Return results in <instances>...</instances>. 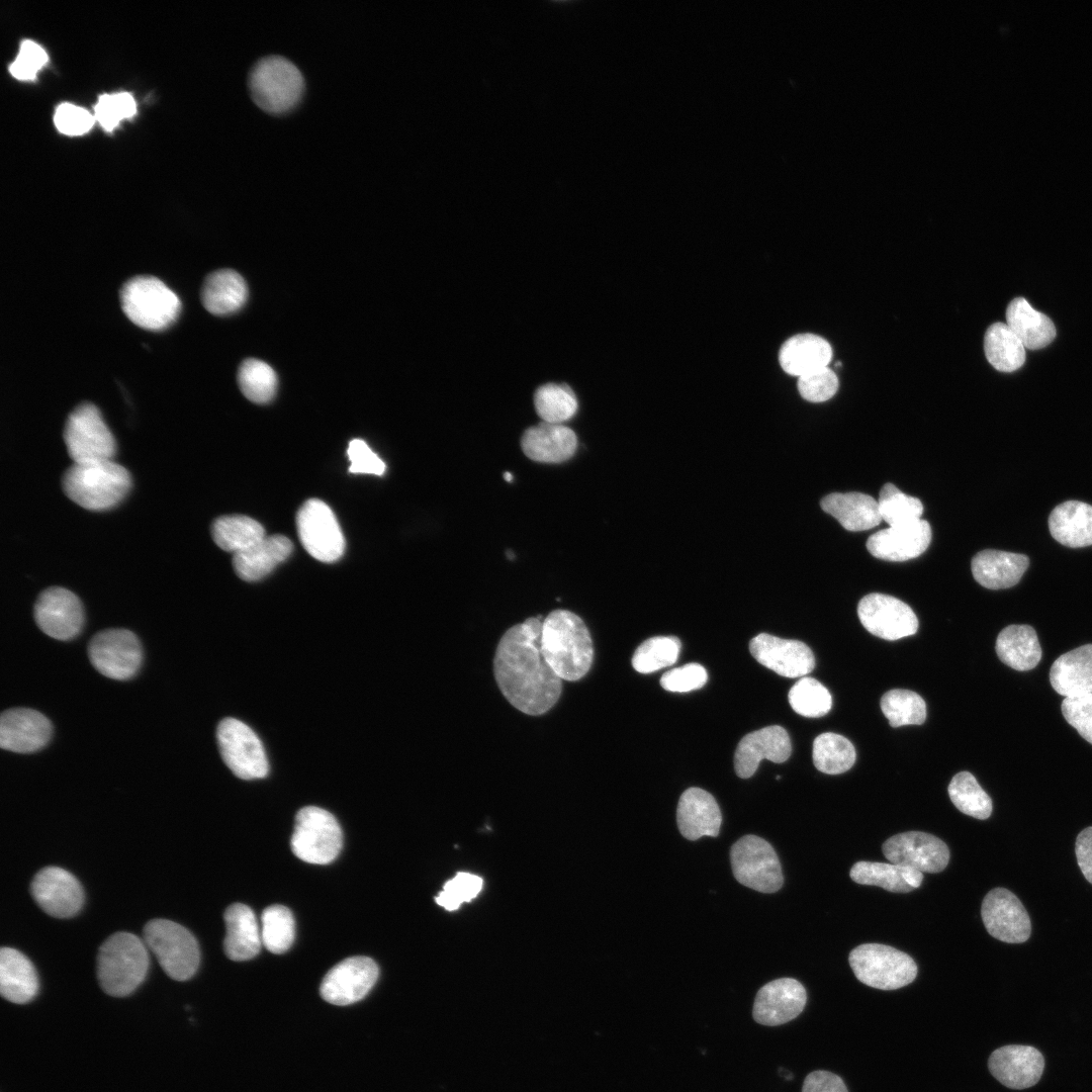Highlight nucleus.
I'll use <instances>...</instances> for the list:
<instances>
[{
	"instance_id": "54",
	"label": "nucleus",
	"mask_w": 1092,
	"mask_h": 1092,
	"mask_svg": "<svg viewBox=\"0 0 1092 1092\" xmlns=\"http://www.w3.org/2000/svg\"><path fill=\"white\" fill-rule=\"evenodd\" d=\"M482 881L471 874H458L446 883L436 901L447 910H454L464 901L474 898L480 891Z\"/></svg>"
},
{
	"instance_id": "36",
	"label": "nucleus",
	"mask_w": 1092,
	"mask_h": 1092,
	"mask_svg": "<svg viewBox=\"0 0 1092 1092\" xmlns=\"http://www.w3.org/2000/svg\"><path fill=\"white\" fill-rule=\"evenodd\" d=\"M245 279L232 269H221L206 276L201 288V302L214 315H226L243 307L248 299Z\"/></svg>"
},
{
	"instance_id": "29",
	"label": "nucleus",
	"mask_w": 1092,
	"mask_h": 1092,
	"mask_svg": "<svg viewBox=\"0 0 1092 1092\" xmlns=\"http://www.w3.org/2000/svg\"><path fill=\"white\" fill-rule=\"evenodd\" d=\"M1028 565L1029 558L1024 554L986 549L973 557L972 572L982 586L1000 589L1019 582Z\"/></svg>"
},
{
	"instance_id": "59",
	"label": "nucleus",
	"mask_w": 1092,
	"mask_h": 1092,
	"mask_svg": "<svg viewBox=\"0 0 1092 1092\" xmlns=\"http://www.w3.org/2000/svg\"><path fill=\"white\" fill-rule=\"evenodd\" d=\"M347 454L351 461V473L382 475L385 471L384 462L361 439H354L349 443Z\"/></svg>"
},
{
	"instance_id": "17",
	"label": "nucleus",
	"mask_w": 1092,
	"mask_h": 1092,
	"mask_svg": "<svg viewBox=\"0 0 1092 1092\" xmlns=\"http://www.w3.org/2000/svg\"><path fill=\"white\" fill-rule=\"evenodd\" d=\"M882 851L890 862L909 866L921 873H939L949 860L947 845L935 835L921 831L891 836L883 843Z\"/></svg>"
},
{
	"instance_id": "32",
	"label": "nucleus",
	"mask_w": 1092,
	"mask_h": 1092,
	"mask_svg": "<svg viewBox=\"0 0 1092 1092\" xmlns=\"http://www.w3.org/2000/svg\"><path fill=\"white\" fill-rule=\"evenodd\" d=\"M226 934L223 948L233 961H247L258 954L262 937L255 913L245 904L235 903L224 913Z\"/></svg>"
},
{
	"instance_id": "21",
	"label": "nucleus",
	"mask_w": 1092,
	"mask_h": 1092,
	"mask_svg": "<svg viewBox=\"0 0 1092 1092\" xmlns=\"http://www.w3.org/2000/svg\"><path fill=\"white\" fill-rule=\"evenodd\" d=\"M752 656L763 666L786 677H803L815 667V657L808 645L760 633L749 642Z\"/></svg>"
},
{
	"instance_id": "51",
	"label": "nucleus",
	"mask_w": 1092,
	"mask_h": 1092,
	"mask_svg": "<svg viewBox=\"0 0 1092 1092\" xmlns=\"http://www.w3.org/2000/svg\"><path fill=\"white\" fill-rule=\"evenodd\" d=\"M788 699L796 713L809 718L822 717L832 707L829 691L813 677H801L791 688Z\"/></svg>"
},
{
	"instance_id": "30",
	"label": "nucleus",
	"mask_w": 1092,
	"mask_h": 1092,
	"mask_svg": "<svg viewBox=\"0 0 1092 1092\" xmlns=\"http://www.w3.org/2000/svg\"><path fill=\"white\" fill-rule=\"evenodd\" d=\"M1050 682L1065 698L1092 694V644L1060 655L1052 664Z\"/></svg>"
},
{
	"instance_id": "12",
	"label": "nucleus",
	"mask_w": 1092,
	"mask_h": 1092,
	"mask_svg": "<svg viewBox=\"0 0 1092 1092\" xmlns=\"http://www.w3.org/2000/svg\"><path fill=\"white\" fill-rule=\"evenodd\" d=\"M220 755L228 767L243 780L262 779L268 775L265 749L256 733L235 718L222 719L216 730Z\"/></svg>"
},
{
	"instance_id": "43",
	"label": "nucleus",
	"mask_w": 1092,
	"mask_h": 1092,
	"mask_svg": "<svg viewBox=\"0 0 1092 1092\" xmlns=\"http://www.w3.org/2000/svg\"><path fill=\"white\" fill-rule=\"evenodd\" d=\"M812 756L818 770L828 775H838L853 765L856 753L851 742L844 736L826 732L815 738Z\"/></svg>"
},
{
	"instance_id": "34",
	"label": "nucleus",
	"mask_w": 1092,
	"mask_h": 1092,
	"mask_svg": "<svg viewBox=\"0 0 1092 1092\" xmlns=\"http://www.w3.org/2000/svg\"><path fill=\"white\" fill-rule=\"evenodd\" d=\"M820 506L844 529L852 532L872 529L882 521L878 500L861 492H833L824 496Z\"/></svg>"
},
{
	"instance_id": "27",
	"label": "nucleus",
	"mask_w": 1092,
	"mask_h": 1092,
	"mask_svg": "<svg viewBox=\"0 0 1092 1092\" xmlns=\"http://www.w3.org/2000/svg\"><path fill=\"white\" fill-rule=\"evenodd\" d=\"M676 823L681 835L689 840L702 836L716 837L722 823L720 807L707 791L689 788L678 800Z\"/></svg>"
},
{
	"instance_id": "9",
	"label": "nucleus",
	"mask_w": 1092,
	"mask_h": 1092,
	"mask_svg": "<svg viewBox=\"0 0 1092 1092\" xmlns=\"http://www.w3.org/2000/svg\"><path fill=\"white\" fill-rule=\"evenodd\" d=\"M342 841L341 827L327 810L307 806L297 812L290 844L293 853L301 860L315 864L329 863L338 856Z\"/></svg>"
},
{
	"instance_id": "44",
	"label": "nucleus",
	"mask_w": 1092,
	"mask_h": 1092,
	"mask_svg": "<svg viewBox=\"0 0 1092 1092\" xmlns=\"http://www.w3.org/2000/svg\"><path fill=\"white\" fill-rule=\"evenodd\" d=\"M534 406L542 422L562 424L575 415L578 403L567 384L547 383L536 389Z\"/></svg>"
},
{
	"instance_id": "57",
	"label": "nucleus",
	"mask_w": 1092,
	"mask_h": 1092,
	"mask_svg": "<svg viewBox=\"0 0 1092 1092\" xmlns=\"http://www.w3.org/2000/svg\"><path fill=\"white\" fill-rule=\"evenodd\" d=\"M48 59L47 53L39 44L32 40H23L9 71L19 80H33L37 71L47 64Z\"/></svg>"
},
{
	"instance_id": "62",
	"label": "nucleus",
	"mask_w": 1092,
	"mask_h": 1092,
	"mask_svg": "<svg viewBox=\"0 0 1092 1092\" xmlns=\"http://www.w3.org/2000/svg\"><path fill=\"white\" fill-rule=\"evenodd\" d=\"M504 477L507 481H512L513 475L510 472H505Z\"/></svg>"
},
{
	"instance_id": "28",
	"label": "nucleus",
	"mask_w": 1092,
	"mask_h": 1092,
	"mask_svg": "<svg viewBox=\"0 0 1092 1092\" xmlns=\"http://www.w3.org/2000/svg\"><path fill=\"white\" fill-rule=\"evenodd\" d=\"M524 454L533 461L562 463L573 457L577 448L575 433L562 424L541 422L525 430L521 438Z\"/></svg>"
},
{
	"instance_id": "8",
	"label": "nucleus",
	"mask_w": 1092,
	"mask_h": 1092,
	"mask_svg": "<svg viewBox=\"0 0 1092 1092\" xmlns=\"http://www.w3.org/2000/svg\"><path fill=\"white\" fill-rule=\"evenodd\" d=\"M848 962L859 982L881 990L900 989L912 983L917 975V965L909 954L881 943L854 947Z\"/></svg>"
},
{
	"instance_id": "19",
	"label": "nucleus",
	"mask_w": 1092,
	"mask_h": 1092,
	"mask_svg": "<svg viewBox=\"0 0 1092 1092\" xmlns=\"http://www.w3.org/2000/svg\"><path fill=\"white\" fill-rule=\"evenodd\" d=\"M378 967L367 957L348 958L333 967L324 977L320 992L334 1005H349L363 999L378 978Z\"/></svg>"
},
{
	"instance_id": "49",
	"label": "nucleus",
	"mask_w": 1092,
	"mask_h": 1092,
	"mask_svg": "<svg viewBox=\"0 0 1092 1092\" xmlns=\"http://www.w3.org/2000/svg\"><path fill=\"white\" fill-rule=\"evenodd\" d=\"M882 520L890 527L921 520L923 505L917 497L907 495L893 483H886L878 499Z\"/></svg>"
},
{
	"instance_id": "60",
	"label": "nucleus",
	"mask_w": 1092,
	"mask_h": 1092,
	"mask_svg": "<svg viewBox=\"0 0 1092 1092\" xmlns=\"http://www.w3.org/2000/svg\"><path fill=\"white\" fill-rule=\"evenodd\" d=\"M802 1092H848L843 1080L828 1071L817 1070L808 1074Z\"/></svg>"
},
{
	"instance_id": "31",
	"label": "nucleus",
	"mask_w": 1092,
	"mask_h": 1092,
	"mask_svg": "<svg viewBox=\"0 0 1092 1092\" xmlns=\"http://www.w3.org/2000/svg\"><path fill=\"white\" fill-rule=\"evenodd\" d=\"M292 549L291 541L283 535L265 536L248 549L234 554V569L246 581L259 580L284 561Z\"/></svg>"
},
{
	"instance_id": "48",
	"label": "nucleus",
	"mask_w": 1092,
	"mask_h": 1092,
	"mask_svg": "<svg viewBox=\"0 0 1092 1092\" xmlns=\"http://www.w3.org/2000/svg\"><path fill=\"white\" fill-rule=\"evenodd\" d=\"M295 923L292 913L282 905L267 907L261 916V937L264 946L273 953L286 951L293 943Z\"/></svg>"
},
{
	"instance_id": "3",
	"label": "nucleus",
	"mask_w": 1092,
	"mask_h": 1092,
	"mask_svg": "<svg viewBox=\"0 0 1092 1092\" xmlns=\"http://www.w3.org/2000/svg\"><path fill=\"white\" fill-rule=\"evenodd\" d=\"M130 486L129 472L112 460L73 463L62 478L65 494L78 506L94 512L118 505Z\"/></svg>"
},
{
	"instance_id": "52",
	"label": "nucleus",
	"mask_w": 1092,
	"mask_h": 1092,
	"mask_svg": "<svg viewBox=\"0 0 1092 1092\" xmlns=\"http://www.w3.org/2000/svg\"><path fill=\"white\" fill-rule=\"evenodd\" d=\"M136 104L127 92L103 94L94 107V117L105 130H112L121 119L134 115Z\"/></svg>"
},
{
	"instance_id": "2",
	"label": "nucleus",
	"mask_w": 1092,
	"mask_h": 1092,
	"mask_svg": "<svg viewBox=\"0 0 1092 1092\" xmlns=\"http://www.w3.org/2000/svg\"><path fill=\"white\" fill-rule=\"evenodd\" d=\"M541 652L562 679H581L590 669L594 645L582 619L568 610H554L542 622Z\"/></svg>"
},
{
	"instance_id": "61",
	"label": "nucleus",
	"mask_w": 1092,
	"mask_h": 1092,
	"mask_svg": "<svg viewBox=\"0 0 1092 1092\" xmlns=\"http://www.w3.org/2000/svg\"><path fill=\"white\" fill-rule=\"evenodd\" d=\"M1075 853L1082 874L1092 884V826L1083 829L1078 834Z\"/></svg>"
},
{
	"instance_id": "4",
	"label": "nucleus",
	"mask_w": 1092,
	"mask_h": 1092,
	"mask_svg": "<svg viewBox=\"0 0 1092 1092\" xmlns=\"http://www.w3.org/2000/svg\"><path fill=\"white\" fill-rule=\"evenodd\" d=\"M149 956L144 939L129 932H115L100 946L97 957L98 981L108 995L123 997L145 980Z\"/></svg>"
},
{
	"instance_id": "10",
	"label": "nucleus",
	"mask_w": 1092,
	"mask_h": 1092,
	"mask_svg": "<svg viewBox=\"0 0 1092 1092\" xmlns=\"http://www.w3.org/2000/svg\"><path fill=\"white\" fill-rule=\"evenodd\" d=\"M64 441L73 463L112 460L116 443L101 413L91 402L76 406L67 418Z\"/></svg>"
},
{
	"instance_id": "23",
	"label": "nucleus",
	"mask_w": 1092,
	"mask_h": 1092,
	"mask_svg": "<svg viewBox=\"0 0 1092 1092\" xmlns=\"http://www.w3.org/2000/svg\"><path fill=\"white\" fill-rule=\"evenodd\" d=\"M988 1068L992 1076L1005 1087L1022 1090L1034 1086L1040 1080L1044 1059L1034 1046L1008 1044L990 1055Z\"/></svg>"
},
{
	"instance_id": "41",
	"label": "nucleus",
	"mask_w": 1092,
	"mask_h": 1092,
	"mask_svg": "<svg viewBox=\"0 0 1092 1092\" xmlns=\"http://www.w3.org/2000/svg\"><path fill=\"white\" fill-rule=\"evenodd\" d=\"M984 350L989 363L1002 372H1012L1025 361V347L1007 324L991 325L984 337Z\"/></svg>"
},
{
	"instance_id": "50",
	"label": "nucleus",
	"mask_w": 1092,
	"mask_h": 1092,
	"mask_svg": "<svg viewBox=\"0 0 1092 1092\" xmlns=\"http://www.w3.org/2000/svg\"><path fill=\"white\" fill-rule=\"evenodd\" d=\"M680 642L674 636H656L640 644L632 657V665L641 673H650L672 665L678 658Z\"/></svg>"
},
{
	"instance_id": "39",
	"label": "nucleus",
	"mask_w": 1092,
	"mask_h": 1092,
	"mask_svg": "<svg viewBox=\"0 0 1092 1092\" xmlns=\"http://www.w3.org/2000/svg\"><path fill=\"white\" fill-rule=\"evenodd\" d=\"M996 652L1011 668L1026 671L1034 668L1042 651L1035 630L1029 625H1009L998 635Z\"/></svg>"
},
{
	"instance_id": "11",
	"label": "nucleus",
	"mask_w": 1092,
	"mask_h": 1092,
	"mask_svg": "<svg viewBox=\"0 0 1092 1092\" xmlns=\"http://www.w3.org/2000/svg\"><path fill=\"white\" fill-rule=\"evenodd\" d=\"M734 878L741 885L760 893H775L784 883L781 862L774 847L765 839L748 834L739 838L730 849Z\"/></svg>"
},
{
	"instance_id": "6",
	"label": "nucleus",
	"mask_w": 1092,
	"mask_h": 1092,
	"mask_svg": "<svg viewBox=\"0 0 1092 1092\" xmlns=\"http://www.w3.org/2000/svg\"><path fill=\"white\" fill-rule=\"evenodd\" d=\"M120 303L130 322L150 331L170 327L181 310L178 295L163 281L149 275L127 280L120 289Z\"/></svg>"
},
{
	"instance_id": "26",
	"label": "nucleus",
	"mask_w": 1092,
	"mask_h": 1092,
	"mask_svg": "<svg viewBox=\"0 0 1092 1092\" xmlns=\"http://www.w3.org/2000/svg\"><path fill=\"white\" fill-rule=\"evenodd\" d=\"M52 735V724L40 712L28 708H12L0 717V746L3 749L28 753L42 748Z\"/></svg>"
},
{
	"instance_id": "25",
	"label": "nucleus",
	"mask_w": 1092,
	"mask_h": 1092,
	"mask_svg": "<svg viewBox=\"0 0 1092 1092\" xmlns=\"http://www.w3.org/2000/svg\"><path fill=\"white\" fill-rule=\"evenodd\" d=\"M931 541V527L925 520L889 527L869 537L867 548L876 558L906 561L921 555Z\"/></svg>"
},
{
	"instance_id": "18",
	"label": "nucleus",
	"mask_w": 1092,
	"mask_h": 1092,
	"mask_svg": "<svg viewBox=\"0 0 1092 1092\" xmlns=\"http://www.w3.org/2000/svg\"><path fill=\"white\" fill-rule=\"evenodd\" d=\"M38 628L50 637L70 640L76 637L84 622L83 607L71 590L52 586L39 594L33 609Z\"/></svg>"
},
{
	"instance_id": "47",
	"label": "nucleus",
	"mask_w": 1092,
	"mask_h": 1092,
	"mask_svg": "<svg viewBox=\"0 0 1092 1092\" xmlns=\"http://www.w3.org/2000/svg\"><path fill=\"white\" fill-rule=\"evenodd\" d=\"M238 383L249 400L266 403L275 395L277 375L269 364L250 358L245 360L239 368Z\"/></svg>"
},
{
	"instance_id": "7",
	"label": "nucleus",
	"mask_w": 1092,
	"mask_h": 1092,
	"mask_svg": "<svg viewBox=\"0 0 1092 1092\" xmlns=\"http://www.w3.org/2000/svg\"><path fill=\"white\" fill-rule=\"evenodd\" d=\"M143 936L170 978L186 981L196 973L200 962L198 943L184 926L168 919H153L145 925Z\"/></svg>"
},
{
	"instance_id": "58",
	"label": "nucleus",
	"mask_w": 1092,
	"mask_h": 1092,
	"mask_svg": "<svg viewBox=\"0 0 1092 1092\" xmlns=\"http://www.w3.org/2000/svg\"><path fill=\"white\" fill-rule=\"evenodd\" d=\"M95 121L86 109L71 103L60 104L54 115V122L59 131L69 135H79L87 132Z\"/></svg>"
},
{
	"instance_id": "38",
	"label": "nucleus",
	"mask_w": 1092,
	"mask_h": 1092,
	"mask_svg": "<svg viewBox=\"0 0 1092 1092\" xmlns=\"http://www.w3.org/2000/svg\"><path fill=\"white\" fill-rule=\"evenodd\" d=\"M849 876L857 884L878 886L894 893L911 892L923 880V873L912 867L866 860L855 862Z\"/></svg>"
},
{
	"instance_id": "1",
	"label": "nucleus",
	"mask_w": 1092,
	"mask_h": 1092,
	"mask_svg": "<svg viewBox=\"0 0 1092 1092\" xmlns=\"http://www.w3.org/2000/svg\"><path fill=\"white\" fill-rule=\"evenodd\" d=\"M542 622L540 617H530L512 626L499 639L493 657V674L503 696L529 716L550 711L562 693V679L541 652Z\"/></svg>"
},
{
	"instance_id": "35",
	"label": "nucleus",
	"mask_w": 1092,
	"mask_h": 1092,
	"mask_svg": "<svg viewBox=\"0 0 1092 1092\" xmlns=\"http://www.w3.org/2000/svg\"><path fill=\"white\" fill-rule=\"evenodd\" d=\"M1049 529L1060 544L1080 548L1092 545V506L1080 500H1067L1050 514Z\"/></svg>"
},
{
	"instance_id": "22",
	"label": "nucleus",
	"mask_w": 1092,
	"mask_h": 1092,
	"mask_svg": "<svg viewBox=\"0 0 1092 1092\" xmlns=\"http://www.w3.org/2000/svg\"><path fill=\"white\" fill-rule=\"evenodd\" d=\"M806 1002L807 992L799 981L793 978L776 979L757 991L752 1016L762 1025H782L795 1019Z\"/></svg>"
},
{
	"instance_id": "45",
	"label": "nucleus",
	"mask_w": 1092,
	"mask_h": 1092,
	"mask_svg": "<svg viewBox=\"0 0 1092 1092\" xmlns=\"http://www.w3.org/2000/svg\"><path fill=\"white\" fill-rule=\"evenodd\" d=\"M948 796L952 804L964 814L985 820L992 813V800L969 771L957 774L950 781Z\"/></svg>"
},
{
	"instance_id": "15",
	"label": "nucleus",
	"mask_w": 1092,
	"mask_h": 1092,
	"mask_svg": "<svg viewBox=\"0 0 1092 1092\" xmlns=\"http://www.w3.org/2000/svg\"><path fill=\"white\" fill-rule=\"evenodd\" d=\"M857 615L871 634L885 640L911 636L918 629L913 610L899 599L884 594L864 596L858 603Z\"/></svg>"
},
{
	"instance_id": "5",
	"label": "nucleus",
	"mask_w": 1092,
	"mask_h": 1092,
	"mask_svg": "<svg viewBox=\"0 0 1092 1092\" xmlns=\"http://www.w3.org/2000/svg\"><path fill=\"white\" fill-rule=\"evenodd\" d=\"M249 89L254 102L263 110L279 114L290 111L304 91L299 69L281 56L260 59L251 69Z\"/></svg>"
},
{
	"instance_id": "24",
	"label": "nucleus",
	"mask_w": 1092,
	"mask_h": 1092,
	"mask_svg": "<svg viewBox=\"0 0 1092 1092\" xmlns=\"http://www.w3.org/2000/svg\"><path fill=\"white\" fill-rule=\"evenodd\" d=\"M791 752L792 743L785 728L778 725L761 728L746 734L738 743L734 754L735 771L741 779L750 778L762 759L781 763Z\"/></svg>"
},
{
	"instance_id": "37",
	"label": "nucleus",
	"mask_w": 1092,
	"mask_h": 1092,
	"mask_svg": "<svg viewBox=\"0 0 1092 1092\" xmlns=\"http://www.w3.org/2000/svg\"><path fill=\"white\" fill-rule=\"evenodd\" d=\"M38 990V980L30 961L11 947L0 950V992L3 998L16 1003H27Z\"/></svg>"
},
{
	"instance_id": "16",
	"label": "nucleus",
	"mask_w": 1092,
	"mask_h": 1092,
	"mask_svg": "<svg viewBox=\"0 0 1092 1092\" xmlns=\"http://www.w3.org/2000/svg\"><path fill=\"white\" fill-rule=\"evenodd\" d=\"M981 917L988 933L1007 943H1022L1031 933V923L1024 906L1011 891L995 888L987 893Z\"/></svg>"
},
{
	"instance_id": "13",
	"label": "nucleus",
	"mask_w": 1092,
	"mask_h": 1092,
	"mask_svg": "<svg viewBox=\"0 0 1092 1092\" xmlns=\"http://www.w3.org/2000/svg\"><path fill=\"white\" fill-rule=\"evenodd\" d=\"M297 532L304 549L322 562L337 561L345 551V538L330 507L316 498L308 499L296 516Z\"/></svg>"
},
{
	"instance_id": "55",
	"label": "nucleus",
	"mask_w": 1092,
	"mask_h": 1092,
	"mask_svg": "<svg viewBox=\"0 0 1092 1092\" xmlns=\"http://www.w3.org/2000/svg\"><path fill=\"white\" fill-rule=\"evenodd\" d=\"M1061 710L1066 721L1092 744V694L1065 698Z\"/></svg>"
},
{
	"instance_id": "20",
	"label": "nucleus",
	"mask_w": 1092,
	"mask_h": 1092,
	"mask_svg": "<svg viewBox=\"0 0 1092 1092\" xmlns=\"http://www.w3.org/2000/svg\"><path fill=\"white\" fill-rule=\"evenodd\" d=\"M30 891L37 905L56 918L72 917L83 905L81 885L62 868L47 867L40 870L31 882Z\"/></svg>"
},
{
	"instance_id": "46",
	"label": "nucleus",
	"mask_w": 1092,
	"mask_h": 1092,
	"mask_svg": "<svg viewBox=\"0 0 1092 1092\" xmlns=\"http://www.w3.org/2000/svg\"><path fill=\"white\" fill-rule=\"evenodd\" d=\"M881 709L892 727L921 725L926 718L924 700L915 692L895 689L881 699Z\"/></svg>"
},
{
	"instance_id": "56",
	"label": "nucleus",
	"mask_w": 1092,
	"mask_h": 1092,
	"mask_svg": "<svg viewBox=\"0 0 1092 1092\" xmlns=\"http://www.w3.org/2000/svg\"><path fill=\"white\" fill-rule=\"evenodd\" d=\"M707 678L704 666L693 662L666 671L661 676L660 685L668 692L686 693L701 689Z\"/></svg>"
},
{
	"instance_id": "53",
	"label": "nucleus",
	"mask_w": 1092,
	"mask_h": 1092,
	"mask_svg": "<svg viewBox=\"0 0 1092 1092\" xmlns=\"http://www.w3.org/2000/svg\"><path fill=\"white\" fill-rule=\"evenodd\" d=\"M838 385L836 374L828 367L800 376L798 380L799 393L811 402L828 400L836 393Z\"/></svg>"
},
{
	"instance_id": "42",
	"label": "nucleus",
	"mask_w": 1092,
	"mask_h": 1092,
	"mask_svg": "<svg viewBox=\"0 0 1092 1092\" xmlns=\"http://www.w3.org/2000/svg\"><path fill=\"white\" fill-rule=\"evenodd\" d=\"M211 536L219 548L237 554L262 540L266 534L256 520L243 515H228L212 523Z\"/></svg>"
},
{
	"instance_id": "40",
	"label": "nucleus",
	"mask_w": 1092,
	"mask_h": 1092,
	"mask_svg": "<svg viewBox=\"0 0 1092 1092\" xmlns=\"http://www.w3.org/2000/svg\"><path fill=\"white\" fill-rule=\"evenodd\" d=\"M1006 324L1022 342L1025 349L1043 348L1056 337V328L1051 318L1035 310L1022 297L1014 298L1008 304Z\"/></svg>"
},
{
	"instance_id": "14",
	"label": "nucleus",
	"mask_w": 1092,
	"mask_h": 1092,
	"mask_svg": "<svg viewBox=\"0 0 1092 1092\" xmlns=\"http://www.w3.org/2000/svg\"><path fill=\"white\" fill-rule=\"evenodd\" d=\"M88 654L97 671L118 680L132 677L143 658L138 637L125 629H108L94 635Z\"/></svg>"
},
{
	"instance_id": "33",
	"label": "nucleus",
	"mask_w": 1092,
	"mask_h": 1092,
	"mask_svg": "<svg viewBox=\"0 0 1092 1092\" xmlns=\"http://www.w3.org/2000/svg\"><path fill=\"white\" fill-rule=\"evenodd\" d=\"M831 358L832 348L828 341L809 333L791 337L779 352L783 370L798 377L827 367Z\"/></svg>"
}]
</instances>
